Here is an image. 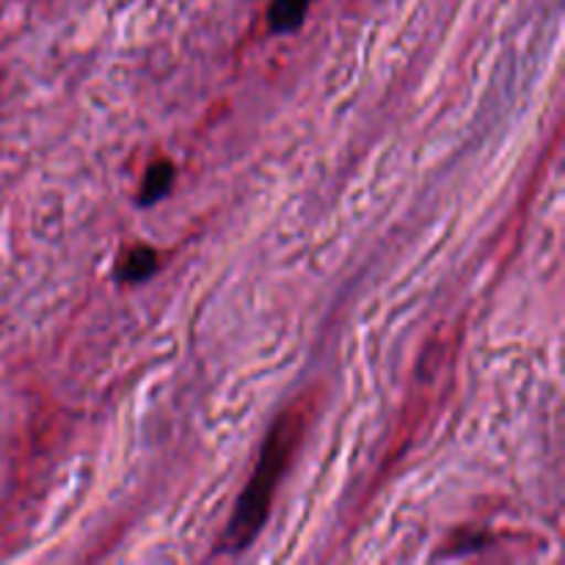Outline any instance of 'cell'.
<instances>
[{
	"label": "cell",
	"instance_id": "cell-3",
	"mask_svg": "<svg viewBox=\"0 0 565 565\" xmlns=\"http://www.w3.org/2000/svg\"><path fill=\"white\" fill-rule=\"evenodd\" d=\"M174 163L171 160H154L147 169L141 182V193H138V204H158L160 199L169 196L171 185H174Z\"/></svg>",
	"mask_w": 565,
	"mask_h": 565
},
{
	"label": "cell",
	"instance_id": "cell-1",
	"mask_svg": "<svg viewBox=\"0 0 565 565\" xmlns=\"http://www.w3.org/2000/svg\"><path fill=\"white\" fill-rule=\"evenodd\" d=\"M303 425H307V408L303 406L290 408L274 423L263 445V452H259L257 469H254L252 480L243 489L241 502H237L235 513H232L230 524L221 535V544L215 550L218 555H237V552L248 550L252 541L259 535L265 519H268L276 486H279L298 441H301Z\"/></svg>",
	"mask_w": 565,
	"mask_h": 565
},
{
	"label": "cell",
	"instance_id": "cell-4",
	"mask_svg": "<svg viewBox=\"0 0 565 565\" xmlns=\"http://www.w3.org/2000/svg\"><path fill=\"white\" fill-rule=\"evenodd\" d=\"M315 0H274L268 9V25L274 33H292L303 25Z\"/></svg>",
	"mask_w": 565,
	"mask_h": 565
},
{
	"label": "cell",
	"instance_id": "cell-2",
	"mask_svg": "<svg viewBox=\"0 0 565 565\" xmlns=\"http://www.w3.org/2000/svg\"><path fill=\"white\" fill-rule=\"evenodd\" d=\"M158 268H160L158 252L138 243V246L127 248V252L121 254L119 265H116V276H119L121 281H143L149 279Z\"/></svg>",
	"mask_w": 565,
	"mask_h": 565
}]
</instances>
